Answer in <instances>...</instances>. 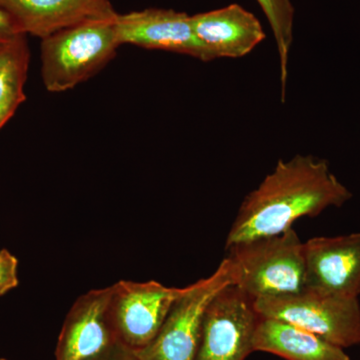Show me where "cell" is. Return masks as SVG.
<instances>
[{
  "instance_id": "1",
  "label": "cell",
  "mask_w": 360,
  "mask_h": 360,
  "mask_svg": "<svg viewBox=\"0 0 360 360\" xmlns=\"http://www.w3.org/2000/svg\"><path fill=\"white\" fill-rule=\"evenodd\" d=\"M352 198L326 160L297 155L278 160L274 172L239 206L225 250L243 241L283 233L296 220L317 217L331 206L340 207Z\"/></svg>"
},
{
  "instance_id": "2",
  "label": "cell",
  "mask_w": 360,
  "mask_h": 360,
  "mask_svg": "<svg viewBox=\"0 0 360 360\" xmlns=\"http://www.w3.org/2000/svg\"><path fill=\"white\" fill-rule=\"evenodd\" d=\"M232 285L253 300L300 292L304 285V243L295 229L243 241L225 250Z\"/></svg>"
},
{
  "instance_id": "3",
  "label": "cell",
  "mask_w": 360,
  "mask_h": 360,
  "mask_svg": "<svg viewBox=\"0 0 360 360\" xmlns=\"http://www.w3.org/2000/svg\"><path fill=\"white\" fill-rule=\"evenodd\" d=\"M115 18L89 21L41 39L45 89L54 94L68 91L103 70L122 46Z\"/></svg>"
},
{
  "instance_id": "4",
  "label": "cell",
  "mask_w": 360,
  "mask_h": 360,
  "mask_svg": "<svg viewBox=\"0 0 360 360\" xmlns=\"http://www.w3.org/2000/svg\"><path fill=\"white\" fill-rule=\"evenodd\" d=\"M255 305L260 316L288 322L338 347L360 345L359 298L338 297L302 290L257 298Z\"/></svg>"
},
{
  "instance_id": "5",
  "label": "cell",
  "mask_w": 360,
  "mask_h": 360,
  "mask_svg": "<svg viewBox=\"0 0 360 360\" xmlns=\"http://www.w3.org/2000/svg\"><path fill=\"white\" fill-rule=\"evenodd\" d=\"M231 284V264L224 257L212 276L186 286L155 340L132 354L139 360H195L206 309L219 291Z\"/></svg>"
},
{
  "instance_id": "6",
  "label": "cell",
  "mask_w": 360,
  "mask_h": 360,
  "mask_svg": "<svg viewBox=\"0 0 360 360\" xmlns=\"http://www.w3.org/2000/svg\"><path fill=\"white\" fill-rule=\"evenodd\" d=\"M260 317L253 298L227 285L206 309L195 360H245Z\"/></svg>"
},
{
  "instance_id": "7",
  "label": "cell",
  "mask_w": 360,
  "mask_h": 360,
  "mask_svg": "<svg viewBox=\"0 0 360 360\" xmlns=\"http://www.w3.org/2000/svg\"><path fill=\"white\" fill-rule=\"evenodd\" d=\"M186 290V288H167L155 281H120L113 284L111 316L122 347L132 352L148 347Z\"/></svg>"
},
{
  "instance_id": "8",
  "label": "cell",
  "mask_w": 360,
  "mask_h": 360,
  "mask_svg": "<svg viewBox=\"0 0 360 360\" xmlns=\"http://www.w3.org/2000/svg\"><path fill=\"white\" fill-rule=\"evenodd\" d=\"M112 286L80 296L66 315L56 360H106L122 347L111 316Z\"/></svg>"
},
{
  "instance_id": "9",
  "label": "cell",
  "mask_w": 360,
  "mask_h": 360,
  "mask_svg": "<svg viewBox=\"0 0 360 360\" xmlns=\"http://www.w3.org/2000/svg\"><path fill=\"white\" fill-rule=\"evenodd\" d=\"M305 276L302 290L342 298L360 295V232L314 238L304 243Z\"/></svg>"
},
{
  "instance_id": "10",
  "label": "cell",
  "mask_w": 360,
  "mask_h": 360,
  "mask_svg": "<svg viewBox=\"0 0 360 360\" xmlns=\"http://www.w3.org/2000/svg\"><path fill=\"white\" fill-rule=\"evenodd\" d=\"M115 28L120 44L186 54L210 63L207 53L196 39L191 15L174 9L146 8L117 14Z\"/></svg>"
},
{
  "instance_id": "11",
  "label": "cell",
  "mask_w": 360,
  "mask_h": 360,
  "mask_svg": "<svg viewBox=\"0 0 360 360\" xmlns=\"http://www.w3.org/2000/svg\"><path fill=\"white\" fill-rule=\"evenodd\" d=\"M22 34L40 40L89 21L116 18L112 0H0Z\"/></svg>"
},
{
  "instance_id": "12",
  "label": "cell",
  "mask_w": 360,
  "mask_h": 360,
  "mask_svg": "<svg viewBox=\"0 0 360 360\" xmlns=\"http://www.w3.org/2000/svg\"><path fill=\"white\" fill-rule=\"evenodd\" d=\"M191 25L210 61L245 58L266 39L257 16L236 4L194 14Z\"/></svg>"
},
{
  "instance_id": "13",
  "label": "cell",
  "mask_w": 360,
  "mask_h": 360,
  "mask_svg": "<svg viewBox=\"0 0 360 360\" xmlns=\"http://www.w3.org/2000/svg\"><path fill=\"white\" fill-rule=\"evenodd\" d=\"M255 352H269L286 360H350L343 348L321 336L278 319L260 317Z\"/></svg>"
},
{
  "instance_id": "14",
  "label": "cell",
  "mask_w": 360,
  "mask_h": 360,
  "mask_svg": "<svg viewBox=\"0 0 360 360\" xmlns=\"http://www.w3.org/2000/svg\"><path fill=\"white\" fill-rule=\"evenodd\" d=\"M30 61L26 35L0 46V129L25 103Z\"/></svg>"
},
{
  "instance_id": "15",
  "label": "cell",
  "mask_w": 360,
  "mask_h": 360,
  "mask_svg": "<svg viewBox=\"0 0 360 360\" xmlns=\"http://www.w3.org/2000/svg\"><path fill=\"white\" fill-rule=\"evenodd\" d=\"M269 21L274 33L281 66V101L285 97L286 80L288 77V60L293 41L295 6L291 0H255Z\"/></svg>"
},
{
  "instance_id": "16",
  "label": "cell",
  "mask_w": 360,
  "mask_h": 360,
  "mask_svg": "<svg viewBox=\"0 0 360 360\" xmlns=\"http://www.w3.org/2000/svg\"><path fill=\"white\" fill-rule=\"evenodd\" d=\"M18 260L11 251L0 250V296L18 285Z\"/></svg>"
},
{
  "instance_id": "17",
  "label": "cell",
  "mask_w": 360,
  "mask_h": 360,
  "mask_svg": "<svg viewBox=\"0 0 360 360\" xmlns=\"http://www.w3.org/2000/svg\"><path fill=\"white\" fill-rule=\"evenodd\" d=\"M22 34L18 30L13 18L0 6V46L13 41Z\"/></svg>"
},
{
  "instance_id": "18",
  "label": "cell",
  "mask_w": 360,
  "mask_h": 360,
  "mask_svg": "<svg viewBox=\"0 0 360 360\" xmlns=\"http://www.w3.org/2000/svg\"><path fill=\"white\" fill-rule=\"evenodd\" d=\"M106 360H139L130 350L127 349L124 347H120L115 352V354L111 355L110 359Z\"/></svg>"
},
{
  "instance_id": "19",
  "label": "cell",
  "mask_w": 360,
  "mask_h": 360,
  "mask_svg": "<svg viewBox=\"0 0 360 360\" xmlns=\"http://www.w3.org/2000/svg\"><path fill=\"white\" fill-rule=\"evenodd\" d=\"M0 360H8V359H0Z\"/></svg>"
}]
</instances>
